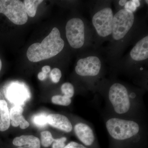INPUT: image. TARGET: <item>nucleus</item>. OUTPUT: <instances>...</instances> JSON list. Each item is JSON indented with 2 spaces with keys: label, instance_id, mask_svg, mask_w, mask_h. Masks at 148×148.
<instances>
[{
  "label": "nucleus",
  "instance_id": "f257e3e1",
  "mask_svg": "<svg viewBox=\"0 0 148 148\" xmlns=\"http://www.w3.org/2000/svg\"><path fill=\"white\" fill-rule=\"evenodd\" d=\"M64 45L60 31L54 27L41 43H36L29 47L27 51V58L33 62L52 58L61 52Z\"/></svg>",
  "mask_w": 148,
  "mask_h": 148
},
{
  "label": "nucleus",
  "instance_id": "f03ea898",
  "mask_svg": "<svg viewBox=\"0 0 148 148\" xmlns=\"http://www.w3.org/2000/svg\"><path fill=\"white\" fill-rule=\"evenodd\" d=\"M106 126L110 136L117 141L130 140L137 137L142 132V127L138 122L118 117L106 120Z\"/></svg>",
  "mask_w": 148,
  "mask_h": 148
},
{
  "label": "nucleus",
  "instance_id": "7ed1b4c3",
  "mask_svg": "<svg viewBox=\"0 0 148 148\" xmlns=\"http://www.w3.org/2000/svg\"><path fill=\"white\" fill-rule=\"evenodd\" d=\"M128 90L121 84L115 83L109 88L108 98L111 108L118 115H126L130 113L133 101Z\"/></svg>",
  "mask_w": 148,
  "mask_h": 148
},
{
  "label": "nucleus",
  "instance_id": "20e7f679",
  "mask_svg": "<svg viewBox=\"0 0 148 148\" xmlns=\"http://www.w3.org/2000/svg\"><path fill=\"white\" fill-rule=\"evenodd\" d=\"M0 13L16 25H23L28 21L24 3L18 0H0Z\"/></svg>",
  "mask_w": 148,
  "mask_h": 148
},
{
  "label": "nucleus",
  "instance_id": "39448f33",
  "mask_svg": "<svg viewBox=\"0 0 148 148\" xmlns=\"http://www.w3.org/2000/svg\"><path fill=\"white\" fill-rule=\"evenodd\" d=\"M133 12L123 9L119 11L113 16L112 35L115 40L122 39L130 31L134 22Z\"/></svg>",
  "mask_w": 148,
  "mask_h": 148
},
{
  "label": "nucleus",
  "instance_id": "423d86ee",
  "mask_svg": "<svg viewBox=\"0 0 148 148\" xmlns=\"http://www.w3.org/2000/svg\"><path fill=\"white\" fill-rule=\"evenodd\" d=\"M84 24L81 19L74 18L68 21L66 36L69 44L74 49L82 47L85 42Z\"/></svg>",
  "mask_w": 148,
  "mask_h": 148
},
{
  "label": "nucleus",
  "instance_id": "0eeeda50",
  "mask_svg": "<svg viewBox=\"0 0 148 148\" xmlns=\"http://www.w3.org/2000/svg\"><path fill=\"white\" fill-rule=\"evenodd\" d=\"M113 16L112 10L110 8H103L94 14L92 24L100 36L106 37L112 34Z\"/></svg>",
  "mask_w": 148,
  "mask_h": 148
},
{
  "label": "nucleus",
  "instance_id": "6e6552de",
  "mask_svg": "<svg viewBox=\"0 0 148 148\" xmlns=\"http://www.w3.org/2000/svg\"><path fill=\"white\" fill-rule=\"evenodd\" d=\"M101 68V60L97 56H90L81 58L77 62L76 73L82 77H95L98 75Z\"/></svg>",
  "mask_w": 148,
  "mask_h": 148
},
{
  "label": "nucleus",
  "instance_id": "1a4fd4ad",
  "mask_svg": "<svg viewBox=\"0 0 148 148\" xmlns=\"http://www.w3.org/2000/svg\"><path fill=\"white\" fill-rule=\"evenodd\" d=\"M74 130L77 138L87 147L92 145L95 141V135L92 127L85 122H79L75 125Z\"/></svg>",
  "mask_w": 148,
  "mask_h": 148
},
{
  "label": "nucleus",
  "instance_id": "9d476101",
  "mask_svg": "<svg viewBox=\"0 0 148 148\" xmlns=\"http://www.w3.org/2000/svg\"><path fill=\"white\" fill-rule=\"evenodd\" d=\"M47 123L51 126L66 132H71L73 126L67 117L58 114H51L47 116Z\"/></svg>",
  "mask_w": 148,
  "mask_h": 148
},
{
  "label": "nucleus",
  "instance_id": "9b49d317",
  "mask_svg": "<svg viewBox=\"0 0 148 148\" xmlns=\"http://www.w3.org/2000/svg\"><path fill=\"white\" fill-rule=\"evenodd\" d=\"M131 58L135 61H142L148 58V36L143 38L136 43L130 51Z\"/></svg>",
  "mask_w": 148,
  "mask_h": 148
},
{
  "label": "nucleus",
  "instance_id": "f8f14e48",
  "mask_svg": "<svg viewBox=\"0 0 148 148\" xmlns=\"http://www.w3.org/2000/svg\"><path fill=\"white\" fill-rule=\"evenodd\" d=\"M24 109L20 106L13 107L10 112L11 124L13 127L20 126L22 129H25L29 127L30 124L23 116Z\"/></svg>",
  "mask_w": 148,
  "mask_h": 148
},
{
  "label": "nucleus",
  "instance_id": "ddd939ff",
  "mask_svg": "<svg viewBox=\"0 0 148 148\" xmlns=\"http://www.w3.org/2000/svg\"><path fill=\"white\" fill-rule=\"evenodd\" d=\"M13 145L18 147L24 146L25 148H40V142L38 138L34 135H21L13 140Z\"/></svg>",
  "mask_w": 148,
  "mask_h": 148
},
{
  "label": "nucleus",
  "instance_id": "4468645a",
  "mask_svg": "<svg viewBox=\"0 0 148 148\" xmlns=\"http://www.w3.org/2000/svg\"><path fill=\"white\" fill-rule=\"evenodd\" d=\"M10 124V116L7 103L4 100H0V131L7 130Z\"/></svg>",
  "mask_w": 148,
  "mask_h": 148
},
{
  "label": "nucleus",
  "instance_id": "2eb2a0df",
  "mask_svg": "<svg viewBox=\"0 0 148 148\" xmlns=\"http://www.w3.org/2000/svg\"><path fill=\"white\" fill-rule=\"evenodd\" d=\"M25 92L24 88L20 87L19 85L11 86L7 90L8 96L12 101L24 100Z\"/></svg>",
  "mask_w": 148,
  "mask_h": 148
},
{
  "label": "nucleus",
  "instance_id": "dca6fc26",
  "mask_svg": "<svg viewBox=\"0 0 148 148\" xmlns=\"http://www.w3.org/2000/svg\"><path fill=\"white\" fill-rule=\"evenodd\" d=\"M42 0H25L24 5L27 15L32 17H34L36 13L37 7L42 2Z\"/></svg>",
  "mask_w": 148,
  "mask_h": 148
},
{
  "label": "nucleus",
  "instance_id": "f3484780",
  "mask_svg": "<svg viewBox=\"0 0 148 148\" xmlns=\"http://www.w3.org/2000/svg\"><path fill=\"white\" fill-rule=\"evenodd\" d=\"M51 102L55 105L67 106L71 103L72 100L64 95H55L51 98Z\"/></svg>",
  "mask_w": 148,
  "mask_h": 148
},
{
  "label": "nucleus",
  "instance_id": "a211bd4d",
  "mask_svg": "<svg viewBox=\"0 0 148 148\" xmlns=\"http://www.w3.org/2000/svg\"><path fill=\"white\" fill-rule=\"evenodd\" d=\"M54 139L49 131H44L41 132V141L42 145L45 147H47L53 143Z\"/></svg>",
  "mask_w": 148,
  "mask_h": 148
},
{
  "label": "nucleus",
  "instance_id": "6ab92c4d",
  "mask_svg": "<svg viewBox=\"0 0 148 148\" xmlns=\"http://www.w3.org/2000/svg\"><path fill=\"white\" fill-rule=\"evenodd\" d=\"M61 90L64 95L71 98L75 94V89L73 86L69 82L63 84L61 86Z\"/></svg>",
  "mask_w": 148,
  "mask_h": 148
},
{
  "label": "nucleus",
  "instance_id": "aec40b11",
  "mask_svg": "<svg viewBox=\"0 0 148 148\" xmlns=\"http://www.w3.org/2000/svg\"><path fill=\"white\" fill-rule=\"evenodd\" d=\"M34 122L38 126H44L47 123V116L43 114L38 115L34 118Z\"/></svg>",
  "mask_w": 148,
  "mask_h": 148
},
{
  "label": "nucleus",
  "instance_id": "412c9836",
  "mask_svg": "<svg viewBox=\"0 0 148 148\" xmlns=\"http://www.w3.org/2000/svg\"><path fill=\"white\" fill-rule=\"evenodd\" d=\"M62 73L61 70L54 68L51 71L50 76L51 80L54 83H57L61 79Z\"/></svg>",
  "mask_w": 148,
  "mask_h": 148
},
{
  "label": "nucleus",
  "instance_id": "4be33fe9",
  "mask_svg": "<svg viewBox=\"0 0 148 148\" xmlns=\"http://www.w3.org/2000/svg\"><path fill=\"white\" fill-rule=\"evenodd\" d=\"M67 140L66 137L54 139L52 143V148H64L66 146L65 142Z\"/></svg>",
  "mask_w": 148,
  "mask_h": 148
},
{
  "label": "nucleus",
  "instance_id": "5701e85b",
  "mask_svg": "<svg viewBox=\"0 0 148 148\" xmlns=\"http://www.w3.org/2000/svg\"><path fill=\"white\" fill-rule=\"evenodd\" d=\"M137 8V7L135 5L133 0L127 1L125 5H124L125 9L129 10L133 13L136 10Z\"/></svg>",
  "mask_w": 148,
  "mask_h": 148
},
{
  "label": "nucleus",
  "instance_id": "b1692460",
  "mask_svg": "<svg viewBox=\"0 0 148 148\" xmlns=\"http://www.w3.org/2000/svg\"><path fill=\"white\" fill-rule=\"evenodd\" d=\"M64 148H88L84 145L77 143L76 142H70L68 145H66Z\"/></svg>",
  "mask_w": 148,
  "mask_h": 148
},
{
  "label": "nucleus",
  "instance_id": "393cba45",
  "mask_svg": "<svg viewBox=\"0 0 148 148\" xmlns=\"http://www.w3.org/2000/svg\"><path fill=\"white\" fill-rule=\"evenodd\" d=\"M47 74L44 73L42 72H40L38 75V78L40 81H43L46 79Z\"/></svg>",
  "mask_w": 148,
  "mask_h": 148
},
{
  "label": "nucleus",
  "instance_id": "a878e982",
  "mask_svg": "<svg viewBox=\"0 0 148 148\" xmlns=\"http://www.w3.org/2000/svg\"><path fill=\"white\" fill-rule=\"evenodd\" d=\"M42 71L43 73H44L46 74L48 73H49L50 72L51 68L50 66H45L42 67Z\"/></svg>",
  "mask_w": 148,
  "mask_h": 148
},
{
  "label": "nucleus",
  "instance_id": "bb28decb",
  "mask_svg": "<svg viewBox=\"0 0 148 148\" xmlns=\"http://www.w3.org/2000/svg\"><path fill=\"white\" fill-rule=\"evenodd\" d=\"M127 1H126V0H121L119 1V4L120 5L122 6H124Z\"/></svg>",
  "mask_w": 148,
  "mask_h": 148
},
{
  "label": "nucleus",
  "instance_id": "cd10ccee",
  "mask_svg": "<svg viewBox=\"0 0 148 148\" xmlns=\"http://www.w3.org/2000/svg\"><path fill=\"white\" fill-rule=\"evenodd\" d=\"M133 1L137 8L140 6V1H139V0H133Z\"/></svg>",
  "mask_w": 148,
  "mask_h": 148
},
{
  "label": "nucleus",
  "instance_id": "c85d7f7f",
  "mask_svg": "<svg viewBox=\"0 0 148 148\" xmlns=\"http://www.w3.org/2000/svg\"><path fill=\"white\" fill-rule=\"evenodd\" d=\"M2 68V62L1 61V59H0V71L1 70Z\"/></svg>",
  "mask_w": 148,
  "mask_h": 148
},
{
  "label": "nucleus",
  "instance_id": "c756f323",
  "mask_svg": "<svg viewBox=\"0 0 148 148\" xmlns=\"http://www.w3.org/2000/svg\"><path fill=\"white\" fill-rule=\"evenodd\" d=\"M17 148H25L24 147H19Z\"/></svg>",
  "mask_w": 148,
  "mask_h": 148
},
{
  "label": "nucleus",
  "instance_id": "7c9ffc66",
  "mask_svg": "<svg viewBox=\"0 0 148 148\" xmlns=\"http://www.w3.org/2000/svg\"><path fill=\"white\" fill-rule=\"evenodd\" d=\"M146 1V2L147 3V4H148V1Z\"/></svg>",
  "mask_w": 148,
  "mask_h": 148
}]
</instances>
